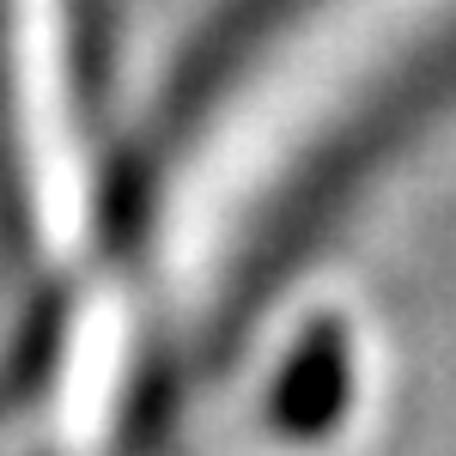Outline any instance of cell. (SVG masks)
<instances>
[{"instance_id":"6da1fadb","label":"cell","mask_w":456,"mask_h":456,"mask_svg":"<svg viewBox=\"0 0 456 456\" xmlns=\"http://www.w3.org/2000/svg\"><path fill=\"white\" fill-rule=\"evenodd\" d=\"M104 0H0V146L12 159L31 232L73 225L79 134Z\"/></svg>"}]
</instances>
